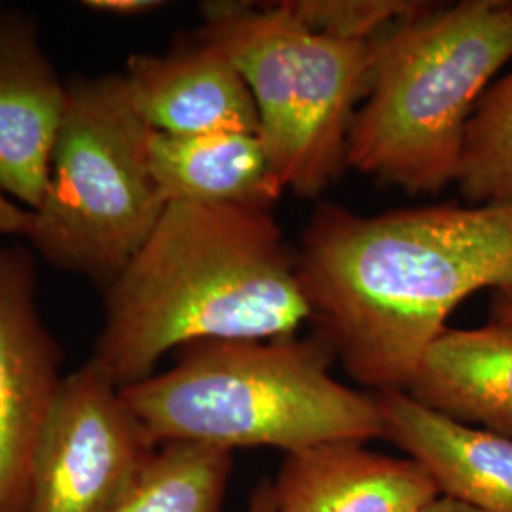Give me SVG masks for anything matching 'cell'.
Returning a JSON list of instances; mask_svg holds the SVG:
<instances>
[{
  "label": "cell",
  "mask_w": 512,
  "mask_h": 512,
  "mask_svg": "<svg viewBox=\"0 0 512 512\" xmlns=\"http://www.w3.org/2000/svg\"><path fill=\"white\" fill-rule=\"evenodd\" d=\"M232 465L230 450L167 442L112 512H220Z\"/></svg>",
  "instance_id": "9a60e30c"
},
{
  "label": "cell",
  "mask_w": 512,
  "mask_h": 512,
  "mask_svg": "<svg viewBox=\"0 0 512 512\" xmlns=\"http://www.w3.org/2000/svg\"><path fill=\"white\" fill-rule=\"evenodd\" d=\"M84 6L92 12L114 14V16H141L164 6L156 0H88Z\"/></svg>",
  "instance_id": "d6986e66"
},
{
  "label": "cell",
  "mask_w": 512,
  "mask_h": 512,
  "mask_svg": "<svg viewBox=\"0 0 512 512\" xmlns=\"http://www.w3.org/2000/svg\"><path fill=\"white\" fill-rule=\"evenodd\" d=\"M338 440L285 456L272 482L277 512H416L439 490L412 458Z\"/></svg>",
  "instance_id": "8fae6325"
},
{
  "label": "cell",
  "mask_w": 512,
  "mask_h": 512,
  "mask_svg": "<svg viewBox=\"0 0 512 512\" xmlns=\"http://www.w3.org/2000/svg\"><path fill=\"white\" fill-rule=\"evenodd\" d=\"M156 450L120 387L90 359L57 389L31 461L25 512H112Z\"/></svg>",
  "instance_id": "52a82bcc"
},
{
  "label": "cell",
  "mask_w": 512,
  "mask_h": 512,
  "mask_svg": "<svg viewBox=\"0 0 512 512\" xmlns=\"http://www.w3.org/2000/svg\"><path fill=\"white\" fill-rule=\"evenodd\" d=\"M308 321L296 251L270 209L167 203L105 289L92 361L126 387L154 376L171 349L294 336Z\"/></svg>",
  "instance_id": "7a4b0ae2"
},
{
  "label": "cell",
  "mask_w": 512,
  "mask_h": 512,
  "mask_svg": "<svg viewBox=\"0 0 512 512\" xmlns=\"http://www.w3.org/2000/svg\"><path fill=\"white\" fill-rule=\"evenodd\" d=\"M69 107V84L40 48L35 21L0 12V188L37 209L55 141Z\"/></svg>",
  "instance_id": "9c48e42d"
},
{
  "label": "cell",
  "mask_w": 512,
  "mask_h": 512,
  "mask_svg": "<svg viewBox=\"0 0 512 512\" xmlns=\"http://www.w3.org/2000/svg\"><path fill=\"white\" fill-rule=\"evenodd\" d=\"M406 391L452 420L512 440V330H446Z\"/></svg>",
  "instance_id": "5bb4252c"
},
{
  "label": "cell",
  "mask_w": 512,
  "mask_h": 512,
  "mask_svg": "<svg viewBox=\"0 0 512 512\" xmlns=\"http://www.w3.org/2000/svg\"><path fill=\"white\" fill-rule=\"evenodd\" d=\"M194 33L219 48L247 82L258 137L285 190L317 198L348 167L355 114L376 59V40L355 42L308 29L279 2L200 4Z\"/></svg>",
  "instance_id": "5b68a950"
},
{
  "label": "cell",
  "mask_w": 512,
  "mask_h": 512,
  "mask_svg": "<svg viewBox=\"0 0 512 512\" xmlns=\"http://www.w3.org/2000/svg\"><path fill=\"white\" fill-rule=\"evenodd\" d=\"M512 59V0L431 2L376 40L348 167L408 194L456 184L476 105Z\"/></svg>",
  "instance_id": "277c9868"
},
{
  "label": "cell",
  "mask_w": 512,
  "mask_h": 512,
  "mask_svg": "<svg viewBox=\"0 0 512 512\" xmlns=\"http://www.w3.org/2000/svg\"><path fill=\"white\" fill-rule=\"evenodd\" d=\"M488 311L492 325L512 330V283L492 293Z\"/></svg>",
  "instance_id": "ffe728a7"
},
{
  "label": "cell",
  "mask_w": 512,
  "mask_h": 512,
  "mask_svg": "<svg viewBox=\"0 0 512 512\" xmlns=\"http://www.w3.org/2000/svg\"><path fill=\"white\" fill-rule=\"evenodd\" d=\"M152 133L122 74L69 84L48 184L27 236L55 268L107 289L139 253L167 205L150 171Z\"/></svg>",
  "instance_id": "8992f818"
},
{
  "label": "cell",
  "mask_w": 512,
  "mask_h": 512,
  "mask_svg": "<svg viewBox=\"0 0 512 512\" xmlns=\"http://www.w3.org/2000/svg\"><path fill=\"white\" fill-rule=\"evenodd\" d=\"M291 16L308 29L342 40L370 42L431 2L418 0H281Z\"/></svg>",
  "instance_id": "e0dca14e"
},
{
  "label": "cell",
  "mask_w": 512,
  "mask_h": 512,
  "mask_svg": "<svg viewBox=\"0 0 512 512\" xmlns=\"http://www.w3.org/2000/svg\"><path fill=\"white\" fill-rule=\"evenodd\" d=\"M416 512H478L463 503H458L454 499H448V497H442L439 495L437 499H433L431 503H427L425 507H421L420 511Z\"/></svg>",
  "instance_id": "7402d4cb"
},
{
  "label": "cell",
  "mask_w": 512,
  "mask_h": 512,
  "mask_svg": "<svg viewBox=\"0 0 512 512\" xmlns=\"http://www.w3.org/2000/svg\"><path fill=\"white\" fill-rule=\"evenodd\" d=\"M247 512H277L275 511L274 494H272V482L270 480L264 478L256 484L251 499H249Z\"/></svg>",
  "instance_id": "44dd1931"
},
{
  "label": "cell",
  "mask_w": 512,
  "mask_h": 512,
  "mask_svg": "<svg viewBox=\"0 0 512 512\" xmlns=\"http://www.w3.org/2000/svg\"><path fill=\"white\" fill-rule=\"evenodd\" d=\"M372 395L384 439L418 461L442 497L478 512H512V440L452 420L408 391Z\"/></svg>",
  "instance_id": "7c38bea8"
},
{
  "label": "cell",
  "mask_w": 512,
  "mask_h": 512,
  "mask_svg": "<svg viewBox=\"0 0 512 512\" xmlns=\"http://www.w3.org/2000/svg\"><path fill=\"white\" fill-rule=\"evenodd\" d=\"M150 171L165 203L274 209L285 186L258 133L150 137Z\"/></svg>",
  "instance_id": "4fadbf2b"
},
{
  "label": "cell",
  "mask_w": 512,
  "mask_h": 512,
  "mask_svg": "<svg viewBox=\"0 0 512 512\" xmlns=\"http://www.w3.org/2000/svg\"><path fill=\"white\" fill-rule=\"evenodd\" d=\"M456 186L465 203L512 202V71L476 105Z\"/></svg>",
  "instance_id": "2e32d148"
},
{
  "label": "cell",
  "mask_w": 512,
  "mask_h": 512,
  "mask_svg": "<svg viewBox=\"0 0 512 512\" xmlns=\"http://www.w3.org/2000/svg\"><path fill=\"white\" fill-rule=\"evenodd\" d=\"M33 226V209L12 202L0 188V236H29Z\"/></svg>",
  "instance_id": "ac0fdd59"
},
{
  "label": "cell",
  "mask_w": 512,
  "mask_h": 512,
  "mask_svg": "<svg viewBox=\"0 0 512 512\" xmlns=\"http://www.w3.org/2000/svg\"><path fill=\"white\" fill-rule=\"evenodd\" d=\"M334 357L319 334L203 340L181 348L167 372L120 391L158 446H272L291 454L325 442L384 439L374 395L332 378Z\"/></svg>",
  "instance_id": "3957f363"
},
{
  "label": "cell",
  "mask_w": 512,
  "mask_h": 512,
  "mask_svg": "<svg viewBox=\"0 0 512 512\" xmlns=\"http://www.w3.org/2000/svg\"><path fill=\"white\" fill-rule=\"evenodd\" d=\"M317 334L357 384L406 391L463 300L512 283V202L317 207L296 251Z\"/></svg>",
  "instance_id": "6da1fadb"
},
{
  "label": "cell",
  "mask_w": 512,
  "mask_h": 512,
  "mask_svg": "<svg viewBox=\"0 0 512 512\" xmlns=\"http://www.w3.org/2000/svg\"><path fill=\"white\" fill-rule=\"evenodd\" d=\"M63 353L37 308L31 249L0 247V512H25L38 435L61 385Z\"/></svg>",
  "instance_id": "ba28073f"
},
{
  "label": "cell",
  "mask_w": 512,
  "mask_h": 512,
  "mask_svg": "<svg viewBox=\"0 0 512 512\" xmlns=\"http://www.w3.org/2000/svg\"><path fill=\"white\" fill-rule=\"evenodd\" d=\"M122 78L133 109L158 133H258L247 82L219 48L196 35L165 54L131 55Z\"/></svg>",
  "instance_id": "30bf717a"
}]
</instances>
